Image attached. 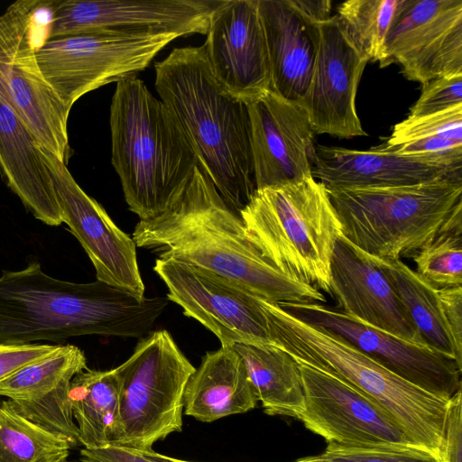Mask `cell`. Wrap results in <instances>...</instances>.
<instances>
[{
  "label": "cell",
  "mask_w": 462,
  "mask_h": 462,
  "mask_svg": "<svg viewBox=\"0 0 462 462\" xmlns=\"http://www.w3.org/2000/svg\"><path fill=\"white\" fill-rule=\"evenodd\" d=\"M195 369L167 330L142 337L129 358L116 367L119 416L110 445L148 451L180 432L184 392Z\"/></svg>",
  "instance_id": "obj_8"
},
{
  "label": "cell",
  "mask_w": 462,
  "mask_h": 462,
  "mask_svg": "<svg viewBox=\"0 0 462 462\" xmlns=\"http://www.w3.org/2000/svg\"><path fill=\"white\" fill-rule=\"evenodd\" d=\"M154 457L159 459L161 462H192V461H186L181 459H177L174 457H170L165 455L159 454L155 451H153ZM293 462H327L321 455L312 456V457H307L304 458H300Z\"/></svg>",
  "instance_id": "obj_41"
},
{
  "label": "cell",
  "mask_w": 462,
  "mask_h": 462,
  "mask_svg": "<svg viewBox=\"0 0 462 462\" xmlns=\"http://www.w3.org/2000/svg\"><path fill=\"white\" fill-rule=\"evenodd\" d=\"M321 457L327 462H443L416 446H341L328 444Z\"/></svg>",
  "instance_id": "obj_33"
},
{
  "label": "cell",
  "mask_w": 462,
  "mask_h": 462,
  "mask_svg": "<svg viewBox=\"0 0 462 462\" xmlns=\"http://www.w3.org/2000/svg\"><path fill=\"white\" fill-rule=\"evenodd\" d=\"M132 238L158 258L210 272L273 303L326 301L317 288L284 274L263 255L240 215L199 166L180 200L162 215L140 220Z\"/></svg>",
  "instance_id": "obj_1"
},
{
  "label": "cell",
  "mask_w": 462,
  "mask_h": 462,
  "mask_svg": "<svg viewBox=\"0 0 462 462\" xmlns=\"http://www.w3.org/2000/svg\"><path fill=\"white\" fill-rule=\"evenodd\" d=\"M462 168L428 158L402 155L381 144L366 151L315 146L312 177L327 189L388 188L448 179L462 181Z\"/></svg>",
  "instance_id": "obj_22"
},
{
  "label": "cell",
  "mask_w": 462,
  "mask_h": 462,
  "mask_svg": "<svg viewBox=\"0 0 462 462\" xmlns=\"http://www.w3.org/2000/svg\"><path fill=\"white\" fill-rule=\"evenodd\" d=\"M385 67L422 85L462 72V0H402L389 29Z\"/></svg>",
  "instance_id": "obj_14"
},
{
  "label": "cell",
  "mask_w": 462,
  "mask_h": 462,
  "mask_svg": "<svg viewBox=\"0 0 462 462\" xmlns=\"http://www.w3.org/2000/svg\"><path fill=\"white\" fill-rule=\"evenodd\" d=\"M462 106V72L441 76L422 85L409 117H419Z\"/></svg>",
  "instance_id": "obj_34"
},
{
  "label": "cell",
  "mask_w": 462,
  "mask_h": 462,
  "mask_svg": "<svg viewBox=\"0 0 462 462\" xmlns=\"http://www.w3.org/2000/svg\"><path fill=\"white\" fill-rule=\"evenodd\" d=\"M294 6L311 21L321 23L331 17L329 0H291Z\"/></svg>",
  "instance_id": "obj_40"
},
{
  "label": "cell",
  "mask_w": 462,
  "mask_h": 462,
  "mask_svg": "<svg viewBox=\"0 0 462 462\" xmlns=\"http://www.w3.org/2000/svg\"><path fill=\"white\" fill-rule=\"evenodd\" d=\"M258 398L245 365L231 346L207 352L189 377L183 412L211 422L255 408Z\"/></svg>",
  "instance_id": "obj_25"
},
{
  "label": "cell",
  "mask_w": 462,
  "mask_h": 462,
  "mask_svg": "<svg viewBox=\"0 0 462 462\" xmlns=\"http://www.w3.org/2000/svg\"><path fill=\"white\" fill-rule=\"evenodd\" d=\"M268 327L273 346L297 363L328 373L383 408L411 441L443 461L450 400L394 374L342 339L271 302Z\"/></svg>",
  "instance_id": "obj_5"
},
{
  "label": "cell",
  "mask_w": 462,
  "mask_h": 462,
  "mask_svg": "<svg viewBox=\"0 0 462 462\" xmlns=\"http://www.w3.org/2000/svg\"><path fill=\"white\" fill-rule=\"evenodd\" d=\"M230 346L242 359L264 412L298 418L304 397L295 359L275 346L236 343Z\"/></svg>",
  "instance_id": "obj_26"
},
{
  "label": "cell",
  "mask_w": 462,
  "mask_h": 462,
  "mask_svg": "<svg viewBox=\"0 0 462 462\" xmlns=\"http://www.w3.org/2000/svg\"><path fill=\"white\" fill-rule=\"evenodd\" d=\"M40 146L18 116L0 101V175L36 219L58 226L62 217Z\"/></svg>",
  "instance_id": "obj_24"
},
{
  "label": "cell",
  "mask_w": 462,
  "mask_h": 462,
  "mask_svg": "<svg viewBox=\"0 0 462 462\" xmlns=\"http://www.w3.org/2000/svg\"><path fill=\"white\" fill-rule=\"evenodd\" d=\"M293 317L346 342L409 383L447 400L461 389L457 363L434 349L365 324L317 302L279 304Z\"/></svg>",
  "instance_id": "obj_12"
},
{
  "label": "cell",
  "mask_w": 462,
  "mask_h": 462,
  "mask_svg": "<svg viewBox=\"0 0 462 462\" xmlns=\"http://www.w3.org/2000/svg\"><path fill=\"white\" fill-rule=\"evenodd\" d=\"M439 295L457 361L462 365V287L439 289Z\"/></svg>",
  "instance_id": "obj_37"
},
{
  "label": "cell",
  "mask_w": 462,
  "mask_h": 462,
  "mask_svg": "<svg viewBox=\"0 0 462 462\" xmlns=\"http://www.w3.org/2000/svg\"><path fill=\"white\" fill-rule=\"evenodd\" d=\"M60 345L0 343V382L20 368L42 359L59 349Z\"/></svg>",
  "instance_id": "obj_36"
},
{
  "label": "cell",
  "mask_w": 462,
  "mask_h": 462,
  "mask_svg": "<svg viewBox=\"0 0 462 462\" xmlns=\"http://www.w3.org/2000/svg\"><path fill=\"white\" fill-rule=\"evenodd\" d=\"M402 0H348L337 7V16L369 60L385 67L384 45Z\"/></svg>",
  "instance_id": "obj_30"
},
{
  "label": "cell",
  "mask_w": 462,
  "mask_h": 462,
  "mask_svg": "<svg viewBox=\"0 0 462 462\" xmlns=\"http://www.w3.org/2000/svg\"><path fill=\"white\" fill-rule=\"evenodd\" d=\"M154 69L160 99L180 125L199 167L239 214L256 189L247 103L217 81L203 44L173 49Z\"/></svg>",
  "instance_id": "obj_3"
},
{
  "label": "cell",
  "mask_w": 462,
  "mask_h": 462,
  "mask_svg": "<svg viewBox=\"0 0 462 462\" xmlns=\"http://www.w3.org/2000/svg\"><path fill=\"white\" fill-rule=\"evenodd\" d=\"M239 215L281 272L330 293L329 265L341 225L322 182L310 177L255 189Z\"/></svg>",
  "instance_id": "obj_6"
},
{
  "label": "cell",
  "mask_w": 462,
  "mask_h": 462,
  "mask_svg": "<svg viewBox=\"0 0 462 462\" xmlns=\"http://www.w3.org/2000/svg\"><path fill=\"white\" fill-rule=\"evenodd\" d=\"M152 450L139 451L107 445L99 448L80 450V462H161Z\"/></svg>",
  "instance_id": "obj_39"
},
{
  "label": "cell",
  "mask_w": 462,
  "mask_h": 462,
  "mask_svg": "<svg viewBox=\"0 0 462 462\" xmlns=\"http://www.w3.org/2000/svg\"><path fill=\"white\" fill-rule=\"evenodd\" d=\"M40 150L51 176L62 221L90 259L97 280L143 299L145 288L133 238L79 187L64 162L42 145Z\"/></svg>",
  "instance_id": "obj_13"
},
{
  "label": "cell",
  "mask_w": 462,
  "mask_h": 462,
  "mask_svg": "<svg viewBox=\"0 0 462 462\" xmlns=\"http://www.w3.org/2000/svg\"><path fill=\"white\" fill-rule=\"evenodd\" d=\"M381 145L399 154L424 157L448 166L462 168V143L442 137H429L393 146L383 143Z\"/></svg>",
  "instance_id": "obj_35"
},
{
  "label": "cell",
  "mask_w": 462,
  "mask_h": 462,
  "mask_svg": "<svg viewBox=\"0 0 462 462\" xmlns=\"http://www.w3.org/2000/svg\"><path fill=\"white\" fill-rule=\"evenodd\" d=\"M221 0L51 1L46 39L88 32H165L206 34Z\"/></svg>",
  "instance_id": "obj_16"
},
{
  "label": "cell",
  "mask_w": 462,
  "mask_h": 462,
  "mask_svg": "<svg viewBox=\"0 0 462 462\" xmlns=\"http://www.w3.org/2000/svg\"><path fill=\"white\" fill-rule=\"evenodd\" d=\"M341 236L379 258L414 254L462 201V181L448 179L388 188L328 189Z\"/></svg>",
  "instance_id": "obj_7"
},
{
  "label": "cell",
  "mask_w": 462,
  "mask_h": 462,
  "mask_svg": "<svg viewBox=\"0 0 462 462\" xmlns=\"http://www.w3.org/2000/svg\"><path fill=\"white\" fill-rule=\"evenodd\" d=\"M298 364L304 400L297 419L328 444L416 446L371 399L328 373Z\"/></svg>",
  "instance_id": "obj_15"
},
{
  "label": "cell",
  "mask_w": 462,
  "mask_h": 462,
  "mask_svg": "<svg viewBox=\"0 0 462 462\" xmlns=\"http://www.w3.org/2000/svg\"><path fill=\"white\" fill-rule=\"evenodd\" d=\"M68 462V461H67Z\"/></svg>",
  "instance_id": "obj_42"
},
{
  "label": "cell",
  "mask_w": 462,
  "mask_h": 462,
  "mask_svg": "<svg viewBox=\"0 0 462 462\" xmlns=\"http://www.w3.org/2000/svg\"><path fill=\"white\" fill-rule=\"evenodd\" d=\"M169 303L167 297L139 299L97 280L56 279L33 262L0 276V343L59 342L88 335L142 337Z\"/></svg>",
  "instance_id": "obj_2"
},
{
  "label": "cell",
  "mask_w": 462,
  "mask_h": 462,
  "mask_svg": "<svg viewBox=\"0 0 462 462\" xmlns=\"http://www.w3.org/2000/svg\"><path fill=\"white\" fill-rule=\"evenodd\" d=\"M319 43L308 90L300 102L314 133L339 138L365 136L356 97L368 57L340 18L319 23Z\"/></svg>",
  "instance_id": "obj_17"
},
{
  "label": "cell",
  "mask_w": 462,
  "mask_h": 462,
  "mask_svg": "<svg viewBox=\"0 0 462 462\" xmlns=\"http://www.w3.org/2000/svg\"><path fill=\"white\" fill-rule=\"evenodd\" d=\"M87 368L84 352L66 345L51 355L31 363L0 382V396L8 398L23 417L65 440L80 445L69 401L74 376Z\"/></svg>",
  "instance_id": "obj_20"
},
{
  "label": "cell",
  "mask_w": 462,
  "mask_h": 462,
  "mask_svg": "<svg viewBox=\"0 0 462 462\" xmlns=\"http://www.w3.org/2000/svg\"><path fill=\"white\" fill-rule=\"evenodd\" d=\"M206 36L208 65L225 90L249 103L270 89V62L257 0H221Z\"/></svg>",
  "instance_id": "obj_18"
},
{
  "label": "cell",
  "mask_w": 462,
  "mask_h": 462,
  "mask_svg": "<svg viewBox=\"0 0 462 462\" xmlns=\"http://www.w3.org/2000/svg\"><path fill=\"white\" fill-rule=\"evenodd\" d=\"M247 106L256 189L312 177L315 133L302 106L270 89Z\"/></svg>",
  "instance_id": "obj_19"
},
{
  "label": "cell",
  "mask_w": 462,
  "mask_h": 462,
  "mask_svg": "<svg viewBox=\"0 0 462 462\" xmlns=\"http://www.w3.org/2000/svg\"><path fill=\"white\" fill-rule=\"evenodd\" d=\"M271 70L270 90L300 104L310 83L319 43V23L291 0H257Z\"/></svg>",
  "instance_id": "obj_23"
},
{
  "label": "cell",
  "mask_w": 462,
  "mask_h": 462,
  "mask_svg": "<svg viewBox=\"0 0 462 462\" xmlns=\"http://www.w3.org/2000/svg\"><path fill=\"white\" fill-rule=\"evenodd\" d=\"M69 395L80 445L85 448L110 445L119 416L120 381L116 368L87 367L72 379Z\"/></svg>",
  "instance_id": "obj_27"
},
{
  "label": "cell",
  "mask_w": 462,
  "mask_h": 462,
  "mask_svg": "<svg viewBox=\"0 0 462 462\" xmlns=\"http://www.w3.org/2000/svg\"><path fill=\"white\" fill-rule=\"evenodd\" d=\"M153 270L168 289V300L211 331L221 346H273L268 327L271 301L228 279L172 259L157 258Z\"/></svg>",
  "instance_id": "obj_11"
},
{
  "label": "cell",
  "mask_w": 462,
  "mask_h": 462,
  "mask_svg": "<svg viewBox=\"0 0 462 462\" xmlns=\"http://www.w3.org/2000/svg\"><path fill=\"white\" fill-rule=\"evenodd\" d=\"M180 36L165 32H88L46 39L37 60L68 111L85 94L136 76Z\"/></svg>",
  "instance_id": "obj_9"
},
{
  "label": "cell",
  "mask_w": 462,
  "mask_h": 462,
  "mask_svg": "<svg viewBox=\"0 0 462 462\" xmlns=\"http://www.w3.org/2000/svg\"><path fill=\"white\" fill-rule=\"evenodd\" d=\"M368 256L391 281L423 343L462 367L443 315L439 289L422 280L401 259Z\"/></svg>",
  "instance_id": "obj_28"
},
{
  "label": "cell",
  "mask_w": 462,
  "mask_h": 462,
  "mask_svg": "<svg viewBox=\"0 0 462 462\" xmlns=\"http://www.w3.org/2000/svg\"><path fill=\"white\" fill-rule=\"evenodd\" d=\"M329 287L340 311L408 341L425 345L386 274L368 254L342 236L336 241L331 255Z\"/></svg>",
  "instance_id": "obj_21"
},
{
  "label": "cell",
  "mask_w": 462,
  "mask_h": 462,
  "mask_svg": "<svg viewBox=\"0 0 462 462\" xmlns=\"http://www.w3.org/2000/svg\"><path fill=\"white\" fill-rule=\"evenodd\" d=\"M429 137L462 143V106L419 117L408 116L393 126L392 134L383 143L393 146Z\"/></svg>",
  "instance_id": "obj_32"
},
{
  "label": "cell",
  "mask_w": 462,
  "mask_h": 462,
  "mask_svg": "<svg viewBox=\"0 0 462 462\" xmlns=\"http://www.w3.org/2000/svg\"><path fill=\"white\" fill-rule=\"evenodd\" d=\"M109 123L111 162L129 210L147 220L171 208L199 166L171 112L132 76L116 82Z\"/></svg>",
  "instance_id": "obj_4"
},
{
  "label": "cell",
  "mask_w": 462,
  "mask_h": 462,
  "mask_svg": "<svg viewBox=\"0 0 462 462\" xmlns=\"http://www.w3.org/2000/svg\"><path fill=\"white\" fill-rule=\"evenodd\" d=\"M42 2L16 1L0 14V101L42 147L67 164L69 111L42 74L33 40L34 17Z\"/></svg>",
  "instance_id": "obj_10"
},
{
  "label": "cell",
  "mask_w": 462,
  "mask_h": 462,
  "mask_svg": "<svg viewBox=\"0 0 462 462\" xmlns=\"http://www.w3.org/2000/svg\"><path fill=\"white\" fill-rule=\"evenodd\" d=\"M443 462H462V394L458 391L449 402Z\"/></svg>",
  "instance_id": "obj_38"
},
{
  "label": "cell",
  "mask_w": 462,
  "mask_h": 462,
  "mask_svg": "<svg viewBox=\"0 0 462 462\" xmlns=\"http://www.w3.org/2000/svg\"><path fill=\"white\" fill-rule=\"evenodd\" d=\"M70 448L0 400V462H67Z\"/></svg>",
  "instance_id": "obj_29"
},
{
  "label": "cell",
  "mask_w": 462,
  "mask_h": 462,
  "mask_svg": "<svg viewBox=\"0 0 462 462\" xmlns=\"http://www.w3.org/2000/svg\"><path fill=\"white\" fill-rule=\"evenodd\" d=\"M416 273L436 289L462 284V233L440 230L412 254Z\"/></svg>",
  "instance_id": "obj_31"
}]
</instances>
